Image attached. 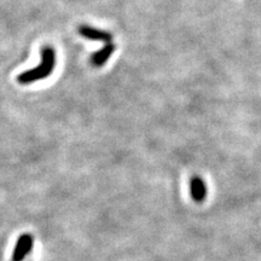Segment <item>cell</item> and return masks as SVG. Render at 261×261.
<instances>
[{
    "mask_svg": "<svg viewBox=\"0 0 261 261\" xmlns=\"http://www.w3.org/2000/svg\"><path fill=\"white\" fill-rule=\"evenodd\" d=\"M190 194L192 200L198 202V203L204 201L207 197V188L200 177H194L190 180Z\"/></svg>",
    "mask_w": 261,
    "mask_h": 261,
    "instance_id": "5b68a950",
    "label": "cell"
},
{
    "mask_svg": "<svg viewBox=\"0 0 261 261\" xmlns=\"http://www.w3.org/2000/svg\"><path fill=\"white\" fill-rule=\"evenodd\" d=\"M33 247V237L31 234H23L21 238H18V242L16 244L14 255L11 261H22L23 257L31 252Z\"/></svg>",
    "mask_w": 261,
    "mask_h": 261,
    "instance_id": "3957f363",
    "label": "cell"
},
{
    "mask_svg": "<svg viewBox=\"0 0 261 261\" xmlns=\"http://www.w3.org/2000/svg\"><path fill=\"white\" fill-rule=\"evenodd\" d=\"M56 65V52L52 46H44L41 48V63L31 70L19 74L17 80L19 84L28 85L35 81H40L50 76Z\"/></svg>",
    "mask_w": 261,
    "mask_h": 261,
    "instance_id": "6da1fadb",
    "label": "cell"
},
{
    "mask_svg": "<svg viewBox=\"0 0 261 261\" xmlns=\"http://www.w3.org/2000/svg\"><path fill=\"white\" fill-rule=\"evenodd\" d=\"M79 33L80 35H83L84 38L89 39V40L102 41V42H106V44H109L113 39L110 33L102 31V29L90 27V25H80Z\"/></svg>",
    "mask_w": 261,
    "mask_h": 261,
    "instance_id": "7a4b0ae2",
    "label": "cell"
},
{
    "mask_svg": "<svg viewBox=\"0 0 261 261\" xmlns=\"http://www.w3.org/2000/svg\"><path fill=\"white\" fill-rule=\"evenodd\" d=\"M115 51V45L109 42V44H106V46L100 48L99 51L94 52V54L91 56V63H92L94 67H102L109 61V58Z\"/></svg>",
    "mask_w": 261,
    "mask_h": 261,
    "instance_id": "277c9868",
    "label": "cell"
}]
</instances>
